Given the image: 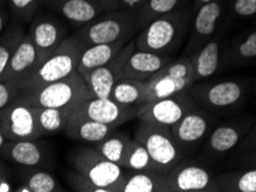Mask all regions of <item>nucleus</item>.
Instances as JSON below:
<instances>
[{"label":"nucleus","instance_id":"f257e3e1","mask_svg":"<svg viewBox=\"0 0 256 192\" xmlns=\"http://www.w3.org/2000/svg\"><path fill=\"white\" fill-rule=\"evenodd\" d=\"M192 17V8L184 7L162 15L136 33L135 47L152 53L172 55L185 39Z\"/></svg>","mask_w":256,"mask_h":192},{"label":"nucleus","instance_id":"6ab92c4d","mask_svg":"<svg viewBox=\"0 0 256 192\" xmlns=\"http://www.w3.org/2000/svg\"><path fill=\"white\" fill-rule=\"evenodd\" d=\"M173 60L174 58L172 55L152 53V52L138 50L135 47V50L128 56L119 78L146 82Z\"/></svg>","mask_w":256,"mask_h":192},{"label":"nucleus","instance_id":"7c9ffc66","mask_svg":"<svg viewBox=\"0 0 256 192\" xmlns=\"http://www.w3.org/2000/svg\"><path fill=\"white\" fill-rule=\"evenodd\" d=\"M78 106V105H76ZM76 106L68 107H40L38 121L44 135L62 133L68 123Z\"/></svg>","mask_w":256,"mask_h":192},{"label":"nucleus","instance_id":"6e6552de","mask_svg":"<svg viewBox=\"0 0 256 192\" xmlns=\"http://www.w3.org/2000/svg\"><path fill=\"white\" fill-rule=\"evenodd\" d=\"M40 107L18 96L0 111V130L7 141H37L44 136L38 121Z\"/></svg>","mask_w":256,"mask_h":192},{"label":"nucleus","instance_id":"dca6fc26","mask_svg":"<svg viewBox=\"0 0 256 192\" xmlns=\"http://www.w3.org/2000/svg\"><path fill=\"white\" fill-rule=\"evenodd\" d=\"M226 0H212L204 3L193 14L190 38L185 50V55L193 58L200 48L214 36L218 22L223 16Z\"/></svg>","mask_w":256,"mask_h":192},{"label":"nucleus","instance_id":"49530a36","mask_svg":"<svg viewBox=\"0 0 256 192\" xmlns=\"http://www.w3.org/2000/svg\"><path fill=\"white\" fill-rule=\"evenodd\" d=\"M6 142H7V138L5 137V135L2 134V131L0 130V148H2V146L5 144Z\"/></svg>","mask_w":256,"mask_h":192},{"label":"nucleus","instance_id":"aec40b11","mask_svg":"<svg viewBox=\"0 0 256 192\" xmlns=\"http://www.w3.org/2000/svg\"><path fill=\"white\" fill-rule=\"evenodd\" d=\"M0 157L24 167H45L48 153L37 141H7L0 148Z\"/></svg>","mask_w":256,"mask_h":192},{"label":"nucleus","instance_id":"f03ea898","mask_svg":"<svg viewBox=\"0 0 256 192\" xmlns=\"http://www.w3.org/2000/svg\"><path fill=\"white\" fill-rule=\"evenodd\" d=\"M86 48V44L81 37L75 32L70 33L54 53L22 78V91L38 89L76 73L80 58Z\"/></svg>","mask_w":256,"mask_h":192},{"label":"nucleus","instance_id":"473e14b6","mask_svg":"<svg viewBox=\"0 0 256 192\" xmlns=\"http://www.w3.org/2000/svg\"><path fill=\"white\" fill-rule=\"evenodd\" d=\"M226 61L232 66H244L256 60V30L238 38L226 52Z\"/></svg>","mask_w":256,"mask_h":192},{"label":"nucleus","instance_id":"e433bc0d","mask_svg":"<svg viewBox=\"0 0 256 192\" xmlns=\"http://www.w3.org/2000/svg\"><path fill=\"white\" fill-rule=\"evenodd\" d=\"M22 91V81L18 78L0 81V111L16 98Z\"/></svg>","mask_w":256,"mask_h":192},{"label":"nucleus","instance_id":"f3484780","mask_svg":"<svg viewBox=\"0 0 256 192\" xmlns=\"http://www.w3.org/2000/svg\"><path fill=\"white\" fill-rule=\"evenodd\" d=\"M134 50L135 41L134 39H130L114 59L86 75L84 78L88 83L94 96L98 98H110L112 89L116 82L119 80L128 56Z\"/></svg>","mask_w":256,"mask_h":192},{"label":"nucleus","instance_id":"4be33fe9","mask_svg":"<svg viewBox=\"0 0 256 192\" xmlns=\"http://www.w3.org/2000/svg\"><path fill=\"white\" fill-rule=\"evenodd\" d=\"M116 130V127L100 123L94 120L74 114L70 116L64 134L74 141L96 144Z\"/></svg>","mask_w":256,"mask_h":192},{"label":"nucleus","instance_id":"5701e85b","mask_svg":"<svg viewBox=\"0 0 256 192\" xmlns=\"http://www.w3.org/2000/svg\"><path fill=\"white\" fill-rule=\"evenodd\" d=\"M38 63V52L30 38L29 35L22 37L18 43L16 50L14 51L12 58L10 60L8 67H7L4 80H10V78H18L22 81L26 75H27L34 67Z\"/></svg>","mask_w":256,"mask_h":192},{"label":"nucleus","instance_id":"58836bf2","mask_svg":"<svg viewBox=\"0 0 256 192\" xmlns=\"http://www.w3.org/2000/svg\"><path fill=\"white\" fill-rule=\"evenodd\" d=\"M104 12L111 10H138L146 0H97Z\"/></svg>","mask_w":256,"mask_h":192},{"label":"nucleus","instance_id":"bb28decb","mask_svg":"<svg viewBox=\"0 0 256 192\" xmlns=\"http://www.w3.org/2000/svg\"><path fill=\"white\" fill-rule=\"evenodd\" d=\"M110 98L116 103L126 106L141 107L146 104V85L144 82L119 78L112 89Z\"/></svg>","mask_w":256,"mask_h":192},{"label":"nucleus","instance_id":"a18cd8bd","mask_svg":"<svg viewBox=\"0 0 256 192\" xmlns=\"http://www.w3.org/2000/svg\"><path fill=\"white\" fill-rule=\"evenodd\" d=\"M14 191L15 192H32V189H30V188L27 186V184H24V183H21L20 186L15 188Z\"/></svg>","mask_w":256,"mask_h":192},{"label":"nucleus","instance_id":"4c0bfd02","mask_svg":"<svg viewBox=\"0 0 256 192\" xmlns=\"http://www.w3.org/2000/svg\"><path fill=\"white\" fill-rule=\"evenodd\" d=\"M232 16L246 18L256 15V0H226V7Z\"/></svg>","mask_w":256,"mask_h":192},{"label":"nucleus","instance_id":"ddd939ff","mask_svg":"<svg viewBox=\"0 0 256 192\" xmlns=\"http://www.w3.org/2000/svg\"><path fill=\"white\" fill-rule=\"evenodd\" d=\"M164 175L170 192H212L216 174L204 165L185 158Z\"/></svg>","mask_w":256,"mask_h":192},{"label":"nucleus","instance_id":"c9c22d12","mask_svg":"<svg viewBox=\"0 0 256 192\" xmlns=\"http://www.w3.org/2000/svg\"><path fill=\"white\" fill-rule=\"evenodd\" d=\"M67 183L73 191L76 192H108V189L100 188L92 183L86 176H84L78 171H70L66 175Z\"/></svg>","mask_w":256,"mask_h":192},{"label":"nucleus","instance_id":"423d86ee","mask_svg":"<svg viewBox=\"0 0 256 192\" xmlns=\"http://www.w3.org/2000/svg\"><path fill=\"white\" fill-rule=\"evenodd\" d=\"M186 91L198 106L216 115L238 110L246 99L244 83L234 80L220 82H196Z\"/></svg>","mask_w":256,"mask_h":192},{"label":"nucleus","instance_id":"de8ad7c7","mask_svg":"<svg viewBox=\"0 0 256 192\" xmlns=\"http://www.w3.org/2000/svg\"><path fill=\"white\" fill-rule=\"evenodd\" d=\"M0 6H7V0H0Z\"/></svg>","mask_w":256,"mask_h":192},{"label":"nucleus","instance_id":"c85d7f7f","mask_svg":"<svg viewBox=\"0 0 256 192\" xmlns=\"http://www.w3.org/2000/svg\"><path fill=\"white\" fill-rule=\"evenodd\" d=\"M21 183L27 184L32 192H62L64 188L50 173L38 167L22 166L18 172Z\"/></svg>","mask_w":256,"mask_h":192},{"label":"nucleus","instance_id":"ea45409f","mask_svg":"<svg viewBox=\"0 0 256 192\" xmlns=\"http://www.w3.org/2000/svg\"><path fill=\"white\" fill-rule=\"evenodd\" d=\"M232 168H256V148L248 151L236 153L228 164Z\"/></svg>","mask_w":256,"mask_h":192},{"label":"nucleus","instance_id":"393cba45","mask_svg":"<svg viewBox=\"0 0 256 192\" xmlns=\"http://www.w3.org/2000/svg\"><path fill=\"white\" fill-rule=\"evenodd\" d=\"M127 43L128 41H116V43L94 44L86 46L80 58L78 73L84 77L92 70L98 68L114 59Z\"/></svg>","mask_w":256,"mask_h":192},{"label":"nucleus","instance_id":"9d476101","mask_svg":"<svg viewBox=\"0 0 256 192\" xmlns=\"http://www.w3.org/2000/svg\"><path fill=\"white\" fill-rule=\"evenodd\" d=\"M217 122L218 119L214 114L198 105L178 122L172 124L171 133L184 158L190 157L208 138Z\"/></svg>","mask_w":256,"mask_h":192},{"label":"nucleus","instance_id":"4468645a","mask_svg":"<svg viewBox=\"0 0 256 192\" xmlns=\"http://www.w3.org/2000/svg\"><path fill=\"white\" fill-rule=\"evenodd\" d=\"M195 106H198V104L193 98L187 91H184L142 105L138 108V121L171 127Z\"/></svg>","mask_w":256,"mask_h":192},{"label":"nucleus","instance_id":"1a4fd4ad","mask_svg":"<svg viewBox=\"0 0 256 192\" xmlns=\"http://www.w3.org/2000/svg\"><path fill=\"white\" fill-rule=\"evenodd\" d=\"M192 84H194L193 61L190 56L182 55L144 82L146 104L186 91Z\"/></svg>","mask_w":256,"mask_h":192},{"label":"nucleus","instance_id":"37998d69","mask_svg":"<svg viewBox=\"0 0 256 192\" xmlns=\"http://www.w3.org/2000/svg\"><path fill=\"white\" fill-rule=\"evenodd\" d=\"M0 176H7L10 178V168L8 166L6 165V163L0 159Z\"/></svg>","mask_w":256,"mask_h":192},{"label":"nucleus","instance_id":"2f4dec72","mask_svg":"<svg viewBox=\"0 0 256 192\" xmlns=\"http://www.w3.org/2000/svg\"><path fill=\"white\" fill-rule=\"evenodd\" d=\"M185 0H146L136 10L138 23L140 30L162 15L182 8Z\"/></svg>","mask_w":256,"mask_h":192},{"label":"nucleus","instance_id":"f704fd0d","mask_svg":"<svg viewBox=\"0 0 256 192\" xmlns=\"http://www.w3.org/2000/svg\"><path fill=\"white\" fill-rule=\"evenodd\" d=\"M42 6V0H7V7L13 20L24 24H29Z\"/></svg>","mask_w":256,"mask_h":192},{"label":"nucleus","instance_id":"412c9836","mask_svg":"<svg viewBox=\"0 0 256 192\" xmlns=\"http://www.w3.org/2000/svg\"><path fill=\"white\" fill-rule=\"evenodd\" d=\"M223 41L220 35L214 36L203 45L192 59L193 61V82L208 80L220 70L223 62Z\"/></svg>","mask_w":256,"mask_h":192},{"label":"nucleus","instance_id":"39448f33","mask_svg":"<svg viewBox=\"0 0 256 192\" xmlns=\"http://www.w3.org/2000/svg\"><path fill=\"white\" fill-rule=\"evenodd\" d=\"M18 96L34 106L56 108L76 106L94 97L88 83L78 71L38 89L21 91Z\"/></svg>","mask_w":256,"mask_h":192},{"label":"nucleus","instance_id":"f8f14e48","mask_svg":"<svg viewBox=\"0 0 256 192\" xmlns=\"http://www.w3.org/2000/svg\"><path fill=\"white\" fill-rule=\"evenodd\" d=\"M27 33L35 44L40 63L57 50L70 35V30L62 18L54 14L38 12L29 23Z\"/></svg>","mask_w":256,"mask_h":192},{"label":"nucleus","instance_id":"b1692460","mask_svg":"<svg viewBox=\"0 0 256 192\" xmlns=\"http://www.w3.org/2000/svg\"><path fill=\"white\" fill-rule=\"evenodd\" d=\"M212 192H256V168L233 169L216 174Z\"/></svg>","mask_w":256,"mask_h":192},{"label":"nucleus","instance_id":"9b49d317","mask_svg":"<svg viewBox=\"0 0 256 192\" xmlns=\"http://www.w3.org/2000/svg\"><path fill=\"white\" fill-rule=\"evenodd\" d=\"M255 120L250 116H242L226 123L218 124L206 139L202 156L206 161H214L222 156L234 150L246 134L250 131Z\"/></svg>","mask_w":256,"mask_h":192},{"label":"nucleus","instance_id":"a878e982","mask_svg":"<svg viewBox=\"0 0 256 192\" xmlns=\"http://www.w3.org/2000/svg\"><path fill=\"white\" fill-rule=\"evenodd\" d=\"M122 192H170V188L165 175L160 173L130 171Z\"/></svg>","mask_w":256,"mask_h":192},{"label":"nucleus","instance_id":"0eeeda50","mask_svg":"<svg viewBox=\"0 0 256 192\" xmlns=\"http://www.w3.org/2000/svg\"><path fill=\"white\" fill-rule=\"evenodd\" d=\"M135 138L144 145L155 171L160 174H166L179 161L185 159L171 133V127L140 121L135 130Z\"/></svg>","mask_w":256,"mask_h":192},{"label":"nucleus","instance_id":"c756f323","mask_svg":"<svg viewBox=\"0 0 256 192\" xmlns=\"http://www.w3.org/2000/svg\"><path fill=\"white\" fill-rule=\"evenodd\" d=\"M26 32L24 24L12 18L8 27L0 35V81L4 80L10 60Z\"/></svg>","mask_w":256,"mask_h":192},{"label":"nucleus","instance_id":"c03bdc74","mask_svg":"<svg viewBox=\"0 0 256 192\" xmlns=\"http://www.w3.org/2000/svg\"><path fill=\"white\" fill-rule=\"evenodd\" d=\"M212 1V0H194L193 1V6H192V10H193V14L196 12V10L200 8V7L204 5V3Z\"/></svg>","mask_w":256,"mask_h":192},{"label":"nucleus","instance_id":"a19ab883","mask_svg":"<svg viewBox=\"0 0 256 192\" xmlns=\"http://www.w3.org/2000/svg\"><path fill=\"white\" fill-rule=\"evenodd\" d=\"M256 148V121L252 126L250 131L246 134V136L242 138V141L239 143V145L236 148V153L244 152L248 150Z\"/></svg>","mask_w":256,"mask_h":192},{"label":"nucleus","instance_id":"7ed1b4c3","mask_svg":"<svg viewBox=\"0 0 256 192\" xmlns=\"http://www.w3.org/2000/svg\"><path fill=\"white\" fill-rule=\"evenodd\" d=\"M140 31L136 10H111L102 13L98 17L74 31L86 46L94 44L130 41Z\"/></svg>","mask_w":256,"mask_h":192},{"label":"nucleus","instance_id":"cd10ccee","mask_svg":"<svg viewBox=\"0 0 256 192\" xmlns=\"http://www.w3.org/2000/svg\"><path fill=\"white\" fill-rule=\"evenodd\" d=\"M132 139L133 138H130V135H127L126 133L114 131L103 141L94 144V148L97 151H100L102 156H104L108 160L124 167L127 153L130 151Z\"/></svg>","mask_w":256,"mask_h":192},{"label":"nucleus","instance_id":"a211bd4d","mask_svg":"<svg viewBox=\"0 0 256 192\" xmlns=\"http://www.w3.org/2000/svg\"><path fill=\"white\" fill-rule=\"evenodd\" d=\"M42 2L48 10L64 18L75 31L104 13L97 0H42Z\"/></svg>","mask_w":256,"mask_h":192},{"label":"nucleus","instance_id":"79ce46f5","mask_svg":"<svg viewBox=\"0 0 256 192\" xmlns=\"http://www.w3.org/2000/svg\"><path fill=\"white\" fill-rule=\"evenodd\" d=\"M10 21H12V15H10L8 7L0 6V35L8 27Z\"/></svg>","mask_w":256,"mask_h":192},{"label":"nucleus","instance_id":"2eb2a0df","mask_svg":"<svg viewBox=\"0 0 256 192\" xmlns=\"http://www.w3.org/2000/svg\"><path fill=\"white\" fill-rule=\"evenodd\" d=\"M138 108L140 107L118 104L111 98L94 96L78 104L74 114L118 128L127 121L138 119Z\"/></svg>","mask_w":256,"mask_h":192},{"label":"nucleus","instance_id":"72a5a7b5","mask_svg":"<svg viewBox=\"0 0 256 192\" xmlns=\"http://www.w3.org/2000/svg\"><path fill=\"white\" fill-rule=\"evenodd\" d=\"M124 168L133 172H156L149 152L146 151L144 145L135 137L132 139L130 151H128L125 163H124Z\"/></svg>","mask_w":256,"mask_h":192},{"label":"nucleus","instance_id":"20e7f679","mask_svg":"<svg viewBox=\"0 0 256 192\" xmlns=\"http://www.w3.org/2000/svg\"><path fill=\"white\" fill-rule=\"evenodd\" d=\"M70 164L73 169L86 176L92 183L108 192H122L130 171L108 160L95 148H81L72 151Z\"/></svg>","mask_w":256,"mask_h":192}]
</instances>
